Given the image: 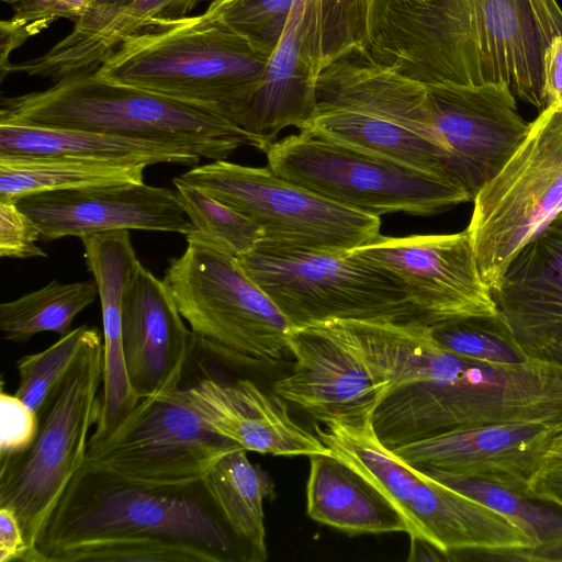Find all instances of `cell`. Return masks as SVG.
Instances as JSON below:
<instances>
[{
	"instance_id": "obj_1",
	"label": "cell",
	"mask_w": 562,
	"mask_h": 562,
	"mask_svg": "<svg viewBox=\"0 0 562 562\" xmlns=\"http://www.w3.org/2000/svg\"><path fill=\"white\" fill-rule=\"evenodd\" d=\"M560 33L555 0H375L369 52L425 85L505 83L540 112L543 56Z\"/></svg>"
},
{
	"instance_id": "obj_2",
	"label": "cell",
	"mask_w": 562,
	"mask_h": 562,
	"mask_svg": "<svg viewBox=\"0 0 562 562\" xmlns=\"http://www.w3.org/2000/svg\"><path fill=\"white\" fill-rule=\"evenodd\" d=\"M400 379L405 385L384 395L372 419L389 449L479 425L541 424L562 432L557 363L474 360L448 350L422 327L403 350Z\"/></svg>"
},
{
	"instance_id": "obj_3",
	"label": "cell",
	"mask_w": 562,
	"mask_h": 562,
	"mask_svg": "<svg viewBox=\"0 0 562 562\" xmlns=\"http://www.w3.org/2000/svg\"><path fill=\"white\" fill-rule=\"evenodd\" d=\"M167 540L201 548L216 562H245L202 481L147 486L85 461L43 525L26 562L91 540Z\"/></svg>"
},
{
	"instance_id": "obj_4",
	"label": "cell",
	"mask_w": 562,
	"mask_h": 562,
	"mask_svg": "<svg viewBox=\"0 0 562 562\" xmlns=\"http://www.w3.org/2000/svg\"><path fill=\"white\" fill-rule=\"evenodd\" d=\"M269 59L244 36L203 12L126 37L93 72L210 108L243 128Z\"/></svg>"
},
{
	"instance_id": "obj_5",
	"label": "cell",
	"mask_w": 562,
	"mask_h": 562,
	"mask_svg": "<svg viewBox=\"0 0 562 562\" xmlns=\"http://www.w3.org/2000/svg\"><path fill=\"white\" fill-rule=\"evenodd\" d=\"M0 123L171 142L211 160H226L250 145L244 128L210 108L109 81L91 70L67 75L42 91L2 98Z\"/></svg>"
},
{
	"instance_id": "obj_6",
	"label": "cell",
	"mask_w": 562,
	"mask_h": 562,
	"mask_svg": "<svg viewBox=\"0 0 562 562\" xmlns=\"http://www.w3.org/2000/svg\"><path fill=\"white\" fill-rule=\"evenodd\" d=\"M330 450L370 480L407 519L409 537L428 540L448 560L515 561L532 541L508 517L404 461L378 439L372 420L360 426L315 425Z\"/></svg>"
},
{
	"instance_id": "obj_7",
	"label": "cell",
	"mask_w": 562,
	"mask_h": 562,
	"mask_svg": "<svg viewBox=\"0 0 562 562\" xmlns=\"http://www.w3.org/2000/svg\"><path fill=\"white\" fill-rule=\"evenodd\" d=\"M164 281L194 334L195 349L218 363L269 371L292 357L290 325L237 258L192 229Z\"/></svg>"
},
{
	"instance_id": "obj_8",
	"label": "cell",
	"mask_w": 562,
	"mask_h": 562,
	"mask_svg": "<svg viewBox=\"0 0 562 562\" xmlns=\"http://www.w3.org/2000/svg\"><path fill=\"white\" fill-rule=\"evenodd\" d=\"M237 260L290 327L420 321L403 283L356 250L292 249L260 240Z\"/></svg>"
},
{
	"instance_id": "obj_9",
	"label": "cell",
	"mask_w": 562,
	"mask_h": 562,
	"mask_svg": "<svg viewBox=\"0 0 562 562\" xmlns=\"http://www.w3.org/2000/svg\"><path fill=\"white\" fill-rule=\"evenodd\" d=\"M102 371L103 341L94 328L40 409L32 445L23 452L0 457V507L15 513L30 553L86 461L88 432L98 418Z\"/></svg>"
},
{
	"instance_id": "obj_10",
	"label": "cell",
	"mask_w": 562,
	"mask_h": 562,
	"mask_svg": "<svg viewBox=\"0 0 562 562\" xmlns=\"http://www.w3.org/2000/svg\"><path fill=\"white\" fill-rule=\"evenodd\" d=\"M374 1H294L243 125L250 146L266 153L285 127H304L322 70L350 52L369 49Z\"/></svg>"
},
{
	"instance_id": "obj_11",
	"label": "cell",
	"mask_w": 562,
	"mask_h": 562,
	"mask_svg": "<svg viewBox=\"0 0 562 562\" xmlns=\"http://www.w3.org/2000/svg\"><path fill=\"white\" fill-rule=\"evenodd\" d=\"M268 167L280 177L347 207L380 216H431L472 202L461 187L307 132L274 142Z\"/></svg>"
},
{
	"instance_id": "obj_12",
	"label": "cell",
	"mask_w": 562,
	"mask_h": 562,
	"mask_svg": "<svg viewBox=\"0 0 562 562\" xmlns=\"http://www.w3.org/2000/svg\"><path fill=\"white\" fill-rule=\"evenodd\" d=\"M467 227L491 290L514 256L562 210V112L546 108L474 196Z\"/></svg>"
},
{
	"instance_id": "obj_13",
	"label": "cell",
	"mask_w": 562,
	"mask_h": 562,
	"mask_svg": "<svg viewBox=\"0 0 562 562\" xmlns=\"http://www.w3.org/2000/svg\"><path fill=\"white\" fill-rule=\"evenodd\" d=\"M178 178L252 221L271 246L350 251L380 235V216L328 200L269 167L213 160Z\"/></svg>"
},
{
	"instance_id": "obj_14",
	"label": "cell",
	"mask_w": 562,
	"mask_h": 562,
	"mask_svg": "<svg viewBox=\"0 0 562 562\" xmlns=\"http://www.w3.org/2000/svg\"><path fill=\"white\" fill-rule=\"evenodd\" d=\"M237 447L211 431L178 387L140 398L106 437L88 440L86 462L147 486H184L201 482Z\"/></svg>"
},
{
	"instance_id": "obj_15",
	"label": "cell",
	"mask_w": 562,
	"mask_h": 562,
	"mask_svg": "<svg viewBox=\"0 0 562 562\" xmlns=\"http://www.w3.org/2000/svg\"><path fill=\"white\" fill-rule=\"evenodd\" d=\"M355 250L403 283L425 324L498 315L467 228L454 234L379 235Z\"/></svg>"
},
{
	"instance_id": "obj_16",
	"label": "cell",
	"mask_w": 562,
	"mask_h": 562,
	"mask_svg": "<svg viewBox=\"0 0 562 562\" xmlns=\"http://www.w3.org/2000/svg\"><path fill=\"white\" fill-rule=\"evenodd\" d=\"M427 87L434 137L473 201L525 139L530 122L505 83Z\"/></svg>"
},
{
	"instance_id": "obj_17",
	"label": "cell",
	"mask_w": 562,
	"mask_h": 562,
	"mask_svg": "<svg viewBox=\"0 0 562 562\" xmlns=\"http://www.w3.org/2000/svg\"><path fill=\"white\" fill-rule=\"evenodd\" d=\"M291 370L272 391L319 424L360 426L386 393L333 322L290 327Z\"/></svg>"
},
{
	"instance_id": "obj_18",
	"label": "cell",
	"mask_w": 562,
	"mask_h": 562,
	"mask_svg": "<svg viewBox=\"0 0 562 562\" xmlns=\"http://www.w3.org/2000/svg\"><path fill=\"white\" fill-rule=\"evenodd\" d=\"M15 203L45 240L117 229L186 236L193 229L177 191L144 182L48 191L20 198Z\"/></svg>"
},
{
	"instance_id": "obj_19",
	"label": "cell",
	"mask_w": 562,
	"mask_h": 562,
	"mask_svg": "<svg viewBox=\"0 0 562 562\" xmlns=\"http://www.w3.org/2000/svg\"><path fill=\"white\" fill-rule=\"evenodd\" d=\"M558 432L541 424L452 429L392 449L426 473L479 479L526 491Z\"/></svg>"
},
{
	"instance_id": "obj_20",
	"label": "cell",
	"mask_w": 562,
	"mask_h": 562,
	"mask_svg": "<svg viewBox=\"0 0 562 562\" xmlns=\"http://www.w3.org/2000/svg\"><path fill=\"white\" fill-rule=\"evenodd\" d=\"M492 294L522 353L562 366V210L514 256Z\"/></svg>"
},
{
	"instance_id": "obj_21",
	"label": "cell",
	"mask_w": 562,
	"mask_h": 562,
	"mask_svg": "<svg viewBox=\"0 0 562 562\" xmlns=\"http://www.w3.org/2000/svg\"><path fill=\"white\" fill-rule=\"evenodd\" d=\"M165 283L136 261L122 304V344L135 395L167 394L178 387L195 338Z\"/></svg>"
},
{
	"instance_id": "obj_22",
	"label": "cell",
	"mask_w": 562,
	"mask_h": 562,
	"mask_svg": "<svg viewBox=\"0 0 562 562\" xmlns=\"http://www.w3.org/2000/svg\"><path fill=\"white\" fill-rule=\"evenodd\" d=\"M184 393L211 431L246 451L308 458L331 453L316 434L292 418L286 401L250 379L223 382L205 376Z\"/></svg>"
},
{
	"instance_id": "obj_23",
	"label": "cell",
	"mask_w": 562,
	"mask_h": 562,
	"mask_svg": "<svg viewBox=\"0 0 562 562\" xmlns=\"http://www.w3.org/2000/svg\"><path fill=\"white\" fill-rule=\"evenodd\" d=\"M80 239L87 268L98 286L103 327L102 389L95 429L89 438V441H98L112 432L139 401L128 380L122 344L123 295L138 259L127 229Z\"/></svg>"
},
{
	"instance_id": "obj_24",
	"label": "cell",
	"mask_w": 562,
	"mask_h": 562,
	"mask_svg": "<svg viewBox=\"0 0 562 562\" xmlns=\"http://www.w3.org/2000/svg\"><path fill=\"white\" fill-rule=\"evenodd\" d=\"M201 0H132L125 5H93L75 22L68 35L45 54L20 64L11 72L52 78L95 69L128 36L166 21L187 16Z\"/></svg>"
},
{
	"instance_id": "obj_25",
	"label": "cell",
	"mask_w": 562,
	"mask_h": 562,
	"mask_svg": "<svg viewBox=\"0 0 562 562\" xmlns=\"http://www.w3.org/2000/svg\"><path fill=\"white\" fill-rule=\"evenodd\" d=\"M306 513L348 533H411L401 510L370 480L334 454L310 457Z\"/></svg>"
},
{
	"instance_id": "obj_26",
	"label": "cell",
	"mask_w": 562,
	"mask_h": 562,
	"mask_svg": "<svg viewBox=\"0 0 562 562\" xmlns=\"http://www.w3.org/2000/svg\"><path fill=\"white\" fill-rule=\"evenodd\" d=\"M0 156L72 157L146 166H195L200 156L182 145L80 128L0 123Z\"/></svg>"
},
{
	"instance_id": "obj_27",
	"label": "cell",
	"mask_w": 562,
	"mask_h": 562,
	"mask_svg": "<svg viewBox=\"0 0 562 562\" xmlns=\"http://www.w3.org/2000/svg\"><path fill=\"white\" fill-rule=\"evenodd\" d=\"M301 131L461 187L447 153L427 135L396 121L350 109L315 106Z\"/></svg>"
},
{
	"instance_id": "obj_28",
	"label": "cell",
	"mask_w": 562,
	"mask_h": 562,
	"mask_svg": "<svg viewBox=\"0 0 562 562\" xmlns=\"http://www.w3.org/2000/svg\"><path fill=\"white\" fill-rule=\"evenodd\" d=\"M223 521L240 547L245 562L268 559L263 501L273 482L237 447L224 454L202 480Z\"/></svg>"
},
{
	"instance_id": "obj_29",
	"label": "cell",
	"mask_w": 562,
	"mask_h": 562,
	"mask_svg": "<svg viewBox=\"0 0 562 562\" xmlns=\"http://www.w3.org/2000/svg\"><path fill=\"white\" fill-rule=\"evenodd\" d=\"M147 166L72 157L0 156V200L48 191L142 183Z\"/></svg>"
},
{
	"instance_id": "obj_30",
	"label": "cell",
	"mask_w": 562,
	"mask_h": 562,
	"mask_svg": "<svg viewBox=\"0 0 562 562\" xmlns=\"http://www.w3.org/2000/svg\"><path fill=\"white\" fill-rule=\"evenodd\" d=\"M426 473V472H425ZM513 520L532 541L520 562H562V507L479 479L427 473Z\"/></svg>"
},
{
	"instance_id": "obj_31",
	"label": "cell",
	"mask_w": 562,
	"mask_h": 562,
	"mask_svg": "<svg viewBox=\"0 0 562 562\" xmlns=\"http://www.w3.org/2000/svg\"><path fill=\"white\" fill-rule=\"evenodd\" d=\"M99 296L95 281L45 286L0 305V329L7 340L24 342L42 331L63 336L75 317Z\"/></svg>"
},
{
	"instance_id": "obj_32",
	"label": "cell",
	"mask_w": 562,
	"mask_h": 562,
	"mask_svg": "<svg viewBox=\"0 0 562 562\" xmlns=\"http://www.w3.org/2000/svg\"><path fill=\"white\" fill-rule=\"evenodd\" d=\"M173 184L193 229L236 258L263 238L257 224L231 206L178 177Z\"/></svg>"
},
{
	"instance_id": "obj_33",
	"label": "cell",
	"mask_w": 562,
	"mask_h": 562,
	"mask_svg": "<svg viewBox=\"0 0 562 562\" xmlns=\"http://www.w3.org/2000/svg\"><path fill=\"white\" fill-rule=\"evenodd\" d=\"M431 336L448 350L474 360L517 363L526 360L499 315L427 324Z\"/></svg>"
},
{
	"instance_id": "obj_34",
	"label": "cell",
	"mask_w": 562,
	"mask_h": 562,
	"mask_svg": "<svg viewBox=\"0 0 562 562\" xmlns=\"http://www.w3.org/2000/svg\"><path fill=\"white\" fill-rule=\"evenodd\" d=\"M95 327L87 324L69 330L43 351L16 361L15 395L37 414L52 390L68 371Z\"/></svg>"
},
{
	"instance_id": "obj_35",
	"label": "cell",
	"mask_w": 562,
	"mask_h": 562,
	"mask_svg": "<svg viewBox=\"0 0 562 562\" xmlns=\"http://www.w3.org/2000/svg\"><path fill=\"white\" fill-rule=\"evenodd\" d=\"M295 0H224L210 3L204 13L248 40L271 57Z\"/></svg>"
},
{
	"instance_id": "obj_36",
	"label": "cell",
	"mask_w": 562,
	"mask_h": 562,
	"mask_svg": "<svg viewBox=\"0 0 562 562\" xmlns=\"http://www.w3.org/2000/svg\"><path fill=\"white\" fill-rule=\"evenodd\" d=\"M13 9V16L5 20L26 38L34 36L59 19L74 22L81 19L94 0H2Z\"/></svg>"
},
{
	"instance_id": "obj_37",
	"label": "cell",
	"mask_w": 562,
	"mask_h": 562,
	"mask_svg": "<svg viewBox=\"0 0 562 562\" xmlns=\"http://www.w3.org/2000/svg\"><path fill=\"white\" fill-rule=\"evenodd\" d=\"M41 232L14 201L0 200V256L10 259L46 257L37 245Z\"/></svg>"
},
{
	"instance_id": "obj_38",
	"label": "cell",
	"mask_w": 562,
	"mask_h": 562,
	"mask_svg": "<svg viewBox=\"0 0 562 562\" xmlns=\"http://www.w3.org/2000/svg\"><path fill=\"white\" fill-rule=\"evenodd\" d=\"M38 414L15 394L0 392V457L23 452L38 430Z\"/></svg>"
},
{
	"instance_id": "obj_39",
	"label": "cell",
	"mask_w": 562,
	"mask_h": 562,
	"mask_svg": "<svg viewBox=\"0 0 562 562\" xmlns=\"http://www.w3.org/2000/svg\"><path fill=\"white\" fill-rule=\"evenodd\" d=\"M544 109L562 112V33L555 35L543 56Z\"/></svg>"
},
{
	"instance_id": "obj_40",
	"label": "cell",
	"mask_w": 562,
	"mask_h": 562,
	"mask_svg": "<svg viewBox=\"0 0 562 562\" xmlns=\"http://www.w3.org/2000/svg\"><path fill=\"white\" fill-rule=\"evenodd\" d=\"M30 548L15 513L0 507V562H25Z\"/></svg>"
},
{
	"instance_id": "obj_41",
	"label": "cell",
	"mask_w": 562,
	"mask_h": 562,
	"mask_svg": "<svg viewBox=\"0 0 562 562\" xmlns=\"http://www.w3.org/2000/svg\"><path fill=\"white\" fill-rule=\"evenodd\" d=\"M525 493L562 507V460L544 462L530 479Z\"/></svg>"
},
{
	"instance_id": "obj_42",
	"label": "cell",
	"mask_w": 562,
	"mask_h": 562,
	"mask_svg": "<svg viewBox=\"0 0 562 562\" xmlns=\"http://www.w3.org/2000/svg\"><path fill=\"white\" fill-rule=\"evenodd\" d=\"M411 538V550L408 561H447V557L436 546L426 539L418 537Z\"/></svg>"
},
{
	"instance_id": "obj_43",
	"label": "cell",
	"mask_w": 562,
	"mask_h": 562,
	"mask_svg": "<svg viewBox=\"0 0 562 562\" xmlns=\"http://www.w3.org/2000/svg\"><path fill=\"white\" fill-rule=\"evenodd\" d=\"M562 460V432L557 434L547 450L544 462Z\"/></svg>"
},
{
	"instance_id": "obj_44",
	"label": "cell",
	"mask_w": 562,
	"mask_h": 562,
	"mask_svg": "<svg viewBox=\"0 0 562 562\" xmlns=\"http://www.w3.org/2000/svg\"><path fill=\"white\" fill-rule=\"evenodd\" d=\"M132 0H94V5L102 8H116L121 5H125Z\"/></svg>"
},
{
	"instance_id": "obj_45",
	"label": "cell",
	"mask_w": 562,
	"mask_h": 562,
	"mask_svg": "<svg viewBox=\"0 0 562 562\" xmlns=\"http://www.w3.org/2000/svg\"><path fill=\"white\" fill-rule=\"evenodd\" d=\"M222 1H224V0H212V2H211V3L215 4V3H220V2H222Z\"/></svg>"
},
{
	"instance_id": "obj_46",
	"label": "cell",
	"mask_w": 562,
	"mask_h": 562,
	"mask_svg": "<svg viewBox=\"0 0 562 562\" xmlns=\"http://www.w3.org/2000/svg\"><path fill=\"white\" fill-rule=\"evenodd\" d=\"M414 1H419V2H424V1H428V0H414Z\"/></svg>"
}]
</instances>
